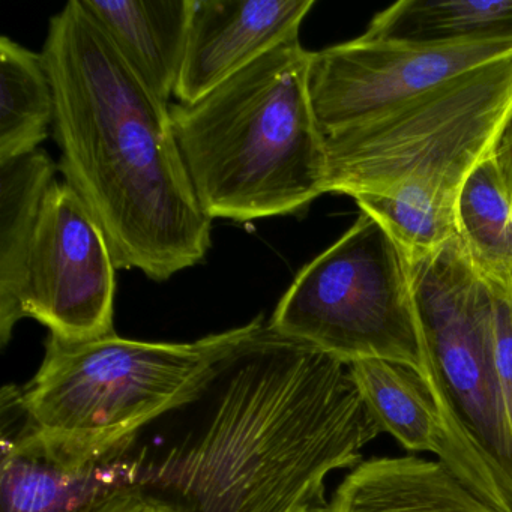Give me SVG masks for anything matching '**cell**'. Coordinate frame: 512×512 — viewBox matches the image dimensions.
Listing matches in <instances>:
<instances>
[{
	"label": "cell",
	"mask_w": 512,
	"mask_h": 512,
	"mask_svg": "<svg viewBox=\"0 0 512 512\" xmlns=\"http://www.w3.org/2000/svg\"><path fill=\"white\" fill-rule=\"evenodd\" d=\"M380 431L349 368L263 316L184 406L137 437V487L178 512H328L326 478Z\"/></svg>",
	"instance_id": "cell-1"
},
{
	"label": "cell",
	"mask_w": 512,
	"mask_h": 512,
	"mask_svg": "<svg viewBox=\"0 0 512 512\" xmlns=\"http://www.w3.org/2000/svg\"><path fill=\"white\" fill-rule=\"evenodd\" d=\"M59 169L106 236L113 263L167 281L206 259L212 220L185 167L169 104L70 0L43 50Z\"/></svg>",
	"instance_id": "cell-2"
},
{
	"label": "cell",
	"mask_w": 512,
	"mask_h": 512,
	"mask_svg": "<svg viewBox=\"0 0 512 512\" xmlns=\"http://www.w3.org/2000/svg\"><path fill=\"white\" fill-rule=\"evenodd\" d=\"M311 55L299 38L287 41L202 100L170 106L191 184L211 220L299 215L326 194Z\"/></svg>",
	"instance_id": "cell-3"
},
{
	"label": "cell",
	"mask_w": 512,
	"mask_h": 512,
	"mask_svg": "<svg viewBox=\"0 0 512 512\" xmlns=\"http://www.w3.org/2000/svg\"><path fill=\"white\" fill-rule=\"evenodd\" d=\"M241 331L194 343L128 340L115 332L86 341L50 335L40 370L19 386L20 406L46 439L112 448L188 403Z\"/></svg>",
	"instance_id": "cell-4"
},
{
	"label": "cell",
	"mask_w": 512,
	"mask_h": 512,
	"mask_svg": "<svg viewBox=\"0 0 512 512\" xmlns=\"http://www.w3.org/2000/svg\"><path fill=\"white\" fill-rule=\"evenodd\" d=\"M511 116L508 55L326 137V193L355 199L413 187L455 205L461 185L493 155Z\"/></svg>",
	"instance_id": "cell-5"
},
{
	"label": "cell",
	"mask_w": 512,
	"mask_h": 512,
	"mask_svg": "<svg viewBox=\"0 0 512 512\" xmlns=\"http://www.w3.org/2000/svg\"><path fill=\"white\" fill-rule=\"evenodd\" d=\"M269 325L344 365L380 359L404 365L427 382L406 256L364 212L296 275Z\"/></svg>",
	"instance_id": "cell-6"
},
{
	"label": "cell",
	"mask_w": 512,
	"mask_h": 512,
	"mask_svg": "<svg viewBox=\"0 0 512 512\" xmlns=\"http://www.w3.org/2000/svg\"><path fill=\"white\" fill-rule=\"evenodd\" d=\"M406 260L434 400L512 497V437L494 370L490 287L458 238Z\"/></svg>",
	"instance_id": "cell-7"
},
{
	"label": "cell",
	"mask_w": 512,
	"mask_h": 512,
	"mask_svg": "<svg viewBox=\"0 0 512 512\" xmlns=\"http://www.w3.org/2000/svg\"><path fill=\"white\" fill-rule=\"evenodd\" d=\"M508 55L512 37L409 43L361 35L311 55V103L320 130L328 137Z\"/></svg>",
	"instance_id": "cell-8"
},
{
	"label": "cell",
	"mask_w": 512,
	"mask_h": 512,
	"mask_svg": "<svg viewBox=\"0 0 512 512\" xmlns=\"http://www.w3.org/2000/svg\"><path fill=\"white\" fill-rule=\"evenodd\" d=\"M115 263L106 236L76 191L50 185L29 259L23 319L67 341L113 334Z\"/></svg>",
	"instance_id": "cell-9"
},
{
	"label": "cell",
	"mask_w": 512,
	"mask_h": 512,
	"mask_svg": "<svg viewBox=\"0 0 512 512\" xmlns=\"http://www.w3.org/2000/svg\"><path fill=\"white\" fill-rule=\"evenodd\" d=\"M0 503L2 512H92L137 487V437L107 449L46 439L29 425L19 386L2 389Z\"/></svg>",
	"instance_id": "cell-10"
},
{
	"label": "cell",
	"mask_w": 512,
	"mask_h": 512,
	"mask_svg": "<svg viewBox=\"0 0 512 512\" xmlns=\"http://www.w3.org/2000/svg\"><path fill=\"white\" fill-rule=\"evenodd\" d=\"M382 433L407 451L431 452L484 502L512 512V497L497 481L481 455L458 434L416 371L380 359L347 365Z\"/></svg>",
	"instance_id": "cell-11"
},
{
	"label": "cell",
	"mask_w": 512,
	"mask_h": 512,
	"mask_svg": "<svg viewBox=\"0 0 512 512\" xmlns=\"http://www.w3.org/2000/svg\"><path fill=\"white\" fill-rule=\"evenodd\" d=\"M314 0H193L175 89L193 104L287 41L299 38Z\"/></svg>",
	"instance_id": "cell-12"
},
{
	"label": "cell",
	"mask_w": 512,
	"mask_h": 512,
	"mask_svg": "<svg viewBox=\"0 0 512 512\" xmlns=\"http://www.w3.org/2000/svg\"><path fill=\"white\" fill-rule=\"evenodd\" d=\"M328 512H503L484 502L442 463L425 458L361 461L341 481Z\"/></svg>",
	"instance_id": "cell-13"
},
{
	"label": "cell",
	"mask_w": 512,
	"mask_h": 512,
	"mask_svg": "<svg viewBox=\"0 0 512 512\" xmlns=\"http://www.w3.org/2000/svg\"><path fill=\"white\" fill-rule=\"evenodd\" d=\"M131 70L169 104L184 65L193 0H80Z\"/></svg>",
	"instance_id": "cell-14"
},
{
	"label": "cell",
	"mask_w": 512,
	"mask_h": 512,
	"mask_svg": "<svg viewBox=\"0 0 512 512\" xmlns=\"http://www.w3.org/2000/svg\"><path fill=\"white\" fill-rule=\"evenodd\" d=\"M56 166L43 149L0 164V344L23 319L29 259Z\"/></svg>",
	"instance_id": "cell-15"
},
{
	"label": "cell",
	"mask_w": 512,
	"mask_h": 512,
	"mask_svg": "<svg viewBox=\"0 0 512 512\" xmlns=\"http://www.w3.org/2000/svg\"><path fill=\"white\" fill-rule=\"evenodd\" d=\"M362 37L409 43L512 37V0H403L377 14Z\"/></svg>",
	"instance_id": "cell-16"
},
{
	"label": "cell",
	"mask_w": 512,
	"mask_h": 512,
	"mask_svg": "<svg viewBox=\"0 0 512 512\" xmlns=\"http://www.w3.org/2000/svg\"><path fill=\"white\" fill-rule=\"evenodd\" d=\"M55 110L43 53L0 38V164L38 151L49 137Z\"/></svg>",
	"instance_id": "cell-17"
},
{
	"label": "cell",
	"mask_w": 512,
	"mask_h": 512,
	"mask_svg": "<svg viewBox=\"0 0 512 512\" xmlns=\"http://www.w3.org/2000/svg\"><path fill=\"white\" fill-rule=\"evenodd\" d=\"M458 239L485 278L512 287V199L493 157L473 169L455 202Z\"/></svg>",
	"instance_id": "cell-18"
},
{
	"label": "cell",
	"mask_w": 512,
	"mask_h": 512,
	"mask_svg": "<svg viewBox=\"0 0 512 512\" xmlns=\"http://www.w3.org/2000/svg\"><path fill=\"white\" fill-rule=\"evenodd\" d=\"M353 200L391 235L404 256L433 253L458 238L455 205L427 191L403 187Z\"/></svg>",
	"instance_id": "cell-19"
},
{
	"label": "cell",
	"mask_w": 512,
	"mask_h": 512,
	"mask_svg": "<svg viewBox=\"0 0 512 512\" xmlns=\"http://www.w3.org/2000/svg\"><path fill=\"white\" fill-rule=\"evenodd\" d=\"M485 281L490 287L493 304L494 370L512 437V287L490 278Z\"/></svg>",
	"instance_id": "cell-20"
},
{
	"label": "cell",
	"mask_w": 512,
	"mask_h": 512,
	"mask_svg": "<svg viewBox=\"0 0 512 512\" xmlns=\"http://www.w3.org/2000/svg\"><path fill=\"white\" fill-rule=\"evenodd\" d=\"M92 512H178L172 505L146 493L142 488L133 487L110 497Z\"/></svg>",
	"instance_id": "cell-21"
},
{
	"label": "cell",
	"mask_w": 512,
	"mask_h": 512,
	"mask_svg": "<svg viewBox=\"0 0 512 512\" xmlns=\"http://www.w3.org/2000/svg\"><path fill=\"white\" fill-rule=\"evenodd\" d=\"M491 157H493L503 185L512 199V131L503 130L502 137L497 142Z\"/></svg>",
	"instance_id": "cell-22"
},
{
	"label": "cell",
	"mask_w": 512,
	"mask_h": 512,
	"mask_svg": "<svg viewBox=\"0 0 512 512\" xmlns=\"http://www.w3.org/2000/svg\"><path fill=\"white\" fill-rule=\"evenodd\" d=\"M505 131H512V116L511 119H509L508 124H506Z\"/></svg>",
	"instance_id": "cell-23"
}]
</instances>
